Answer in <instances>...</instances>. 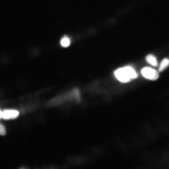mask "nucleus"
<instances>
[{
    "mask_svg": "<svg viewBox=\"0 0 169 169\" xmlns=\"http://www.w3.org/2000/svg\"><path fill=\"white\" fill-rule=\"evenodd\" d=\"M116 78L120 81L126 82L137 78L138 75L135 70L130 66L119 68L114 72Z\"/></svg>",
    "mask_w": 169,
    "mask_h": 169,
    "instance_id": "f257e3e1",
    "label": "nucleus"
},
{
    "mask_svg": "<svg viewBox=\"0 0 169 169\" xmlns=\"http://www.w3.org/2000/svg\"><path fill=\"white\" fill-rule=\"evenodd\" d=\"M80 95L79 90L75 88L71 91L63 95L57 96L51 100L49 104L50 106H54L60 104L64 102L72 100L78 101L80 100Z\"/></svg>",
    "mask_w": 169,
    "mask_h": 169,
    "instance_id": "f03ea898",
    "label": "nucleus"
},
{
    "mask_svg": "<svg viewBox=\"0 0 169 169\" xmlns=\"http://www.w3.org/2000/svg\"><path fill=\"white\" fill-rule=\"evenodd\" d=\"M141 73L145 78L151 80L157 79L159 77V74L155 69L149 67H145L141 70Z\"/></svg>",
    "mask_w": 169,
    "mask_h": 169,
    "instance_id": "7ed1b4c3",
    "label": "nucleus"
},
{
    "mask_svg": "<svg viewBox=\"0 0 169 169\" xmlns=\"http://www.w3.org/2000/svg\"><path fill=\"white\" fill-rule=\"evenodd\" d=\"M18 111L14 110H6L3 111L2 118L7 120L17 118L19 115Z\"/></svg>",
    "mask_w": 169,
    "mask_h": 169,
    "instance_id": "20e7f679",
    "label": "nucleus"
},
{
    "mask_svg": "<svg viewBox=\"0 0 169 169\" xmlns=\"http://www.w3.org/2000/svg\"><path fill=\"white\" fill-rule=\"evenodd\" d=\"M146 61L149 64L154 67L158 66V64L156 57L153 54H149L146 58Z\"/></svg>",
    "mask_w": 169,
    "mask_h": 169,
    "instance_id": "39448f33",
    "label": "nucleus"
},
{
    "mask_svg": "<svg viewBox=\"0 0 169 169\" xmlns=\"http://www.w3.org/2000/svg\"><path fill=\"white\" fill-rule=\"evenodd\" d=\"M169 65V59L166 58L161 61L159 65L158 71L162 72Z\"/></svg>",
    "mask_w": 169,
    "mask_h": 169,
    "instance_id": "423d86ee",
    "label": "nucleus"
},
{
    "mask_svg": "<svg viewBox=\"0 0 169 169\" xmlns=\"http://www.w3.org/2000/svg\"><path fill=\"white\" fill-rule=\"evenodd\" d=\"M60 44L64 47H67L69 46L70 43L69 38L67 36H64L61 40Z\"/></svg>",
    "mask_w": 169,
    "mask_h": 169,
    "instance_id": "0eeeda50",
    "label": "nucleus"
},
{
    "mask_svg": "<svg viewBox=\"0 0 169 169\" xmlns=\"http://www.w3.org/2000/svg\"><path fill=\"white\" fill-rule=\"evenodd\" d=\"M6 130L5 127L0 123V135L4 136L6 134Z\"/></svg>",
    "mask_w": 169,
    "mask_h": 169,
    "instance_id": "6e6552de",
    "label": "nucleus"
},
{
    "mask_svg": "<svg viewBox=\"0 0 169 169\" xmlns=\"http://www.w3.org/2000/svg\"><path fill=\"white\" fill-rule=\"evenodd\" d=\"M3 111L0 110V119L2 118Z\"/></svg>",
    "mask_w": 169,
    "mask_h": 169,
    "instance_id": "1a4fd4ad",
    "label": "nucleus"
}]
</instances>
